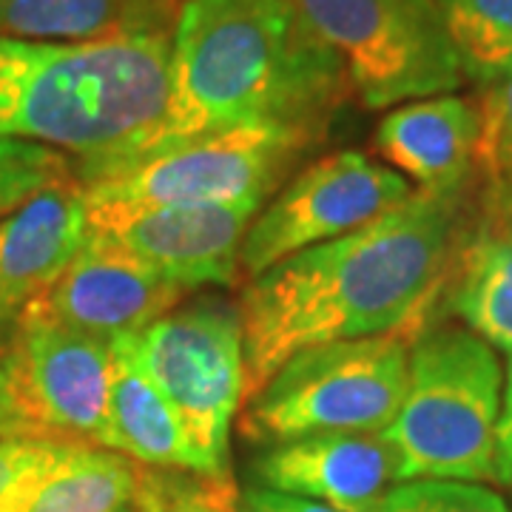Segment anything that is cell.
I'll list each match as a JSON object with an SVG mask.
<instances>
[{
    "mask_svg": "<svg viewBox=\"0 0 512 512\" xmlns=\"http://www.w3.org/2000/svg\"><path fill=\"white\" fill-rule=\"evenodd\" d=\"M168 100V32L89 43L0 37V137L72 154L77 177L134 157Z\"/></svg>",
    "mask_w": 512,
    "mask_h": 512,
    "instance_id": "obj_3",
    "label": "cell"
},
{
    "mask_svg": "<svg viewBox=\"0 0 512 512\" xmlns=\"http://www.w3.org/2000/svg\"><path fill=\"white\" fill-rule=\"evenodd\" d=\"M376 512H512L507 498L478 481L413 478L393 484Z\"/></svg>",
    "mask_w": 512,
    "mask_h": 512,
    "instance_id": "obj_22",
    "label": "cell"
},
{
    "mask_svg": "<svg viewBox=\"0 0 512 512\" xmlns=\"http://www.w3.org/2000/svg\"><path fill=\"white\" fill-rule=\"evenodd\" d=\"M348 83L293 0H188L171 35L168 111L134 157L265 123L319 134Z\"/></svg>",
    "mask_w": 512,
    "mask_h": 512,
    "instance_id": "obj_2",
    "label": "cell"
},
{
    "mask_svg": "<svg viewBox=\"0 0 512 512\" xmlns=\"http://www.w3.org/2000/svg\"><path fill=\"white\" fill-rule=\"evenodd\" d=\"M467 80L481 86L512 72V0H433Z\"/></svg>",
    "mask_w": 512,
    "mask_h": 512,
    "instance_id": "obj_20",
    "label": "cell"
},
{
    "mask_svg": "<svg viewBox=\"0 0 512 512\" xmlns=\"http://www.w3.org/2000/svg\"><path fill=\"white\" fill-rule=\"evenodd\" d=\"M143 470L123 453L52 441L0 495V512H120L140 495Z\"/></svg>",
    "mask_w": 512,
    "mask_h": 512,
    "instance_id": "obj_16",
    "label": "cell"
},
{
    "mask_svg": "<svg viewBox=\"0 0 512 512\" xmlns=\"http://www.w3.org/2000/svg\"><path fill=\"white\" fill-rule=\"evenodd\" d=\"M140 512H165L163 487H160L157 476L143 473V481H140Z\"/></svg>",
    "mask_w": 512,
    "mask_h": 512,
    "instance_id": "obj_29",
    "label": "cell"
},
{
    "mask_svg": "<svg viewBox=\"0 0 512 512\" xmlns=\"http://www.w3.org/2000/svg\"><path fill=\"white\" fill-rule=\"evenodd\" d=\"M0 367L35 439L111 450V342L23 305Z\"/></svg>",
    "mask_w": 512,
    "mask_h": 512,
    "instance_id": "obj_9",
    "label": "cell"
},
{
    "mask_svg": "<svg viewBox=\"0 0 512 512\" xmlns=\"http://www.w3.org/2000/svg\"><path fill=\"white\" fill-rule=\"evenodd\" d=\"M74 177L69 160L49 146L0 137V220L46 185Z\"/></svg>",
    "mask_w": 512,
    "mask_h": 512,
    "instance_id": "obj_23",
    "label": "cell"
},
{
    "mask_svg": "<svg viewBox=\"0 0 512 512\" xmlns=\"http://www.w3.org/2000/svg\"><path fill=\"white\" fill-rule=\"evenodd\" d=\"M0 439H35L29 433L26 421L20 419L18 404L12 399V390H9L3 367H0Z\"/></svg>",
    "mask_w": 512,
    "mask_h": 512,
    "instance_id": "obj_28",
    "label": "cell"
},
{
    "mask_svg": "<svg viewBox=\"0 0 512 512\" xmlns=\"http://www.w3.org/2000/svg\"><path fill=\"white\" fill-rule=\"evenodd\" d=\"M160 0H0V37L89 43L165 32Z\"/></svg>",
    "mask_w": 512,
    "mask_h": 512,
    "instance_id": "obj_19",
    "label": "cell"
},
{
    "mask_svg": "<svg viewBox=\"0 0 512 512\" xmlns=\"http://www.w3.org/2000/svg\"><path fill=\"white\" fill-rule=\"evenodd\" d=\"M183 299V288L148 268L114 237L89 228L69 268L32 305L80 333L117 342L148 328Z\"/></svg>",
    "mask_w": 512,
    "mask_h": 512,
    "instance_id": "obj_12",
    "label": "cell"
},
{
    "mask_svg": "<svg viewBox=\"0 0 512 512\" xmlns=\"http://www.w3.org/2000/svg\"><path fill=\"white\" fill-rule=\"evenodd\" d=\"M52 447V439H0V495Z\"/></svg>",
    "mask_w": 512,
    "mask_h": 512,
    "instance_id": "obj_27",
    "label": "cell"
},
{
    "mask_svg": "<svg viewBox=\"0 0 512 512\" xmlns=\"http://www.w3.org/2000/svg\"><path fill=\"white\" fill-rule=\"evenodd\" d=\"M268 200L271 197H245L111 214L89 211V225L117 239L185 293L205 285L225 288L237 282L245 234Z\"/></svg>",
    "mask_w": 512,
    "mask_h": 512,
    "instance_id": "obj_11",
    "label": "cell"
},
{
    "mask_svg": "<svg viewBox=\"0 0 512 512\" xmlns=\"http://www.w3.org/2000/svg\"><path fill=\"white\" fill-rule=\"evenodd\" d=\"M413 339L382 333L293 353L245 402V436L279 444L319 433H384L402 407Z\"/></svg>",
    "mask_w": 512,
    "mask_h": 512,
    "instance_id": "obj_5",
    "label": "cell"
},
{
    "mask_svg": "<svg viewBox=\"0 0 512 512\" xmlns=\"http://www.w3.org/2000/svg\"><path fill=\"white\" fill-rule=\"evenodd\" d=\"M111 450L123 453L151 470H174L191 476L220 478L208 458L202 456L180 413L171 407L163 390L151 382L146 370L134 359L126 339L111 342Z\"/></svg>",
    "mask_w": 512,
    "mask_h": 512,
    "instance_id": "obj_17",
    "label": "cell"
},
{
    "mask_svg": "<svg viewBox=\"0 0 512 512\" xmlns=\"http://www.w3.org/2000/svg\"><path fill=\"white\" fill-rule=\"evenodd\" d=\"M464 191H421L254 276L239 302L248 399L293 353L382 333H421L464 237Z\"/></svg>",
    "mask_w": 512,
    "mask_h": 512,
    "instance_id": "obj_1",
    "label": "cell"
},
{
    "mask_svg": "<svg viewBox=\"0 0 512 512\" xmlns=\"http://www.w3.org/2000/svg\"><path fill=\"white\" fill-rule=\"evenodd\" d=\"M416 188L365 151H333L299 171L251 222L239 268L248 279L402 205Z\"/></svg>",
    "mask_w": 512,
    "mask_h": 512,
    "instance_id": "obj_10",
    "label": "cell"
},
{
    "mask_svg": "<svg viewBox=\"0 0 512 512\" xmlns=\"http://www.w3.org/2000/svg\"><path fill=\"white\" fill-rule=\"evenodd\" d=\"M481 140L476 171L487 185V208L512 217V72L478 94Z\"/></svg>",
    "mask_w": 512,
    "mask_h": 512,
    "instance_id": "obj_21",
    "label": "cell"
},
{
    "mask_svg": "<svg viewBox=\"0 0 512 512\" xmlns=\"http://www.w3.org/2000/svg\"><path fill=\"white\" fill-rule=\"evenodd\" d=\"M120 512H140V495H137V501H134V504H128L126 510H120Z\"/></svg>",
    "mask_w": 512,
    "mask_h": 512,
    "instance_id": "obj_31",
    "label": "cell"
},
{
    "mask_svg": "<svg viewBox=\"0 0 512 512\" xmlns=\"http://www.w3.org/2000/svg\"><path fill=\"white\" fill-rule=\"evenodd\" d=\"M15 322H18V311L6 302H0V348L9 345L12 339V330H15Z\"/></svg>",
    "mask_w": 512,
    "mask_h": 512,
    "instance_id": "obj_30",
    "label": "cell"
},
{
    "mask_svg": "<svg viewBox=\"0 0 512 512\" xmlns=\"http://www.w3.org/2000/svg\"><path fill=\"white\" fill-rule=\"evenodd\" d=\"M316 131L296 126H242L157 148L126 163L77 177L89 211H143L174 205L271 197Z\"/></svg>",
    "mask_w": 512,
    "mask_h": 512,
    "instance_id": "obj_6",
    "label": "cell"
},
{
    "mask_svg": "<svg viewBox=\"0 0 512 512\" xmlns=\"http://www.w3.org/2000/svg\"><path fill=\"white\" fill-rule=\"evenodd\" d=\"M254 484L311 498L339 512H376L399 484V458L382 433H319L271 444L254 464Z\"/></svg>",
    "mask_w": 512,
    "mask_h": 512,
    "instance_id": "obj_13",
    "label": "cell"
},
{
    "mask_svg": "<svg viewBox=\"0 0 512 512\" xmlns=\"http://www.w3.org/2000/svg\"><path fill=\"white\" fill-rule=\"evenodd\" d=\"M237 512H339L319 504L311 498H299V495L276 493L259 484H248L237 498Z\"/></svg>",
    "mask_w": 512,
    "mask_h": 512,
    "instance_id": "obj_26",
    "label": "cell"
},
{
    "mask_svg": "<svg viewBox=\"0 0 512 512\" xmlns=\"http://www.w3.org/2000/svg\"><path fill=\"white\" fill-rule=\"evenodd\" d=\"M458 325L490 348L512 353V217L490 211L464 231L439 293Z\"/></svg>",
    "mask_w": 512,
    "mask_h": 512,
    "instance_id": "obj_18",
    "label": "cell"
},
{
    "mask_svg": "<svg viewBox=\"0 0 512 512\" xmlns=\"http://www.w3.org/2000/svg\"><path fill=\"white\" fill-rule=\"evenodd\" d=\"M165 512H237L239 490L231 481H214V478L197 476L177 478L174 484H163Z\"/></svg>",
    "mask_w": 512,
    "mask_h": 512,
    "instance_id": "obj_24",
    "label": "cell"
},
{
    "mask_svg": "<svg viewBox=\"0 0 512 512\" xmlns=\"http://www.w3.org/2000/svg\"><path fill=\"white\" fill-rule=\"evenodd\" d=\"M495 481L512 490V353H507L504 365L501 410L495 424Z\"/></svg>",
    "mask_w": 512,
    "mask_h": 512,
    "instance_id": "obj_25",
    "label": "cell"
},
{
    "mask_svg": "<svg viewBox=\"0 0 512 512\" xmlns=\"http://www.w3.org/2000/svg\"><path fill=\"white\" fill-rule=\"evenodd\" d=\"M134 359L180 413L214 473L228 476V441L248 402L239 305L220 296L180 302L148 328L123 336Z\"/></svg>",
    "mask_w": 512,
    "mask_h": 512,
    "instance_id": "obj_7",
    "label": "cell"
},
{
    "mask_svg": "<svg viewBox=\"0 0 512 512\" xmlns=\"http://www.w3.org/2000/svg\"><path fill=\"white\" fill-rule=\"evenodd\" d=\"M504 365L464 325H436L410 342L407 387L384 441L399 478L495 481V424Z\"/></svg>",
    "mask_w": 512,
    "mask_h": 512,
    "instance_id": "obj_4",
    "label": "cell"
},
{
    "mask_svg": "<svg viewBox=\"0 0 512 512\" xmlns=\"http://www.w3.org/2000/svg\"><path fill=\"white\" fill-rule=\"evenodd\" d=\"M478 140V100L456 92L393 106L376 128L382 163L421 191H464L476 171Z\"/></svg>",
    "mask_w": 512,
    "mask_h": 512,
    "instance_id": "obj_14",
    "label": "cell"
},
{
    "mask_svg": "<svg viewBox=\"0 0 512 512\" xmlns=\"http://www.w3.org/2000/svg\"><path fill=\"white\" fill-rule=\"evenodd\" d=\"M367 109L453 94L467 80L433 0H293Z\"/></svg>",
    "mask_w": 512,
    "mask_h": 512,
    "instance_id": "obj_8",
    "label": "cell"
},
{
    "mask_svg": "<svg viewBox=\"0 0 512 512\" xmlns=\"http://www.w3.org/2000/svg\"><path fill=\"white\" fill-rule=\"evenodd\" d=\"M86 188L74 177L46 185L0 220V302L20 311L69 268L89 237Z\"/></svg>",
    "mask_w": 512,
    "mask_h": 512,
    "instance_id": "obj_15",
    "label": "cell"
}]
</instances>
